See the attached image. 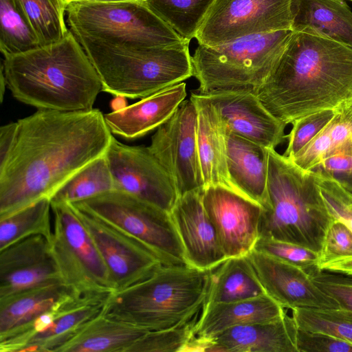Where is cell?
Masks as SVG:
<instances>
[{
    "label": "cell",
    "mask_w": 352,
    "mask_h": 352,
    "mask_svg": "<svg viewBox=\"0 0 352 352\" xmlns=\"http://www.w3.org/2000/svg\"><path fill=\"white\" fill-rule=\"evenodd\" d=\"M197 126L194 102L190 98L184 100L157 129L148 146L170 176L178 197L205 188L197 151Z\"/></svg>",
    "instance_id": "obj_12"
},
{
    "label": "cell",
    "mask_w": 352,
    "mask_h": 352,
    "mask_svg": "<svg viewBox=\"0 0 352 352\" xmlns=\"http://www.w3.org/2000/svg\"><path fill=\"white\" fill-rule=\"evenodd\" d=\"M253 250L301 267L307 272L317 268L319 263V254L316 252L296 243L272 238L258 237Z\"/></svg>",
    "instance_id": "obj_38"
},
{
    "label": "cell",
    "mask_w": 352,
    "mask_h": 352,
    "mask_svg": "<svg viewBox=\"0 0 352 352\" xmlns=\"http://www.w3.org/2000/svg\"><path fill=\"white\" fill-rule=\"evenodd\" d=\"M50 198L0 217V250L26 236L41 234L49 240L52 233Z\"/></svg>",
    "instance_id": "obj_32"
},
{
    "label": "cell",
    "mask_w": 352,
    "mask_h": 352,
    "mask_svg": "<svg viewBox=\"0 0 352 352\" xmlns=\"http://www.w3.org/2000/svg\"><path fill=\"white\" fill-rule=\"evenodd\" d=\"M74 36L97 71L102 91L116 96L142 99L193 76L189 43L128 47Z\"/></svg>",
    "instance_id": "obj_6"
},
{
    "label": "cell",
    "mask_w": 352,
    "mask_h": 352,
    "mask_svg": "<svg viewBox=\"0 0 352 352\" xmlns=\"http://www.w3.org/2000/svg\"><path fill=\"white\" fill-rule=\"evenodd\" d=\"M318 254V266L331 260L352 255L351 230L343 223L333 220L326 233L321 251Z\"/></svg>",
    "instance_id": "obj_43"
},
{
    "label": "cell",
    "mask_w": 352,
    "mask_h": 352,
    "mask_svg": "<svg viewBox=\"0 0 352 352\" xmlns=\"http://www.w3.org/2000/svg\"><path fill=\"white\" fill-rule=\"evenodd\" d=\"M333 114V109H324L294 120L289 133L286 135L288 144L283 155L291 160L317 136Z\"/></svg>",
    "instance_id": "obj_39"
},
{
    "label": "cell",
    "mask_w": 352,
    "mask_h": 352,
    "mask_svg": "<svg viewBox=\"0 0 352 352\" xmlns=\"http://www.w3.org/2000/svg\"><path fill=\"white\" fill-rule=\"evenodd\" d=\"M58 282L62 279L47 237L30 235L0 250V298Z\"/></svg>",
    "instance_id": "obj_16"
},
{
    "label": "cell",
    "mask_w": 352,
    "mask_h": 352,
    "mask_svg": "<svg viewBox=\"0 0 352 352\" xmlns=\"http://www.w3.org/2000/svg\"><path fill=\"white\" fill-rule=\"evenodd\" d=\"M292 30L243 37L217 46L199 44L192 56L196 93L256 91L267 79L292 34Z\"/></svg>",
    "instance_id": "obj_7"
},
{
    "label": "cell",
    "mask_w": 352,
    "mask_h": 352,
    "mask_svg": "<svg viewBox=\"0 0 352 352\" xmlns=\"http://www.w3.org/2000/svg\"><path fill=\"white\" fill-rule=\"evenodd\" d=\"M203 191L178 197L170 215L182 242L187 264L210 271L227 259L202 200Z\"/></svg>",
    "instance_id": "obj_19"
},
{
    "label": "cell",
    "mask_w": 352,
    "mask_h": 352,
    "mask_svg": "<svg viewBox=\"0 0 352 352\" xmlns=\"http://www.w3.org/2000/svg\"><path fill=\"white\" fill-rule=\"evenodd\" d=\"M14 145L0 164V217L50 198L105 155L113 138L98 109H38L19 119Z\"/></svg>",
    "instance_id": "obj_1"
},
{
    "label": "cell",
    "mask_w": 352,
    "mask_h": 352,
    "mask_svg": "<svg viewBox=\"0 0 352 352\" xmlns=\"http://www.w3.org/2000/svg\"><path fill=\"white\" fill-rule=\"evenodd\" d=\"M115 190L105 155L80 169L52 197L51 202L74 203Z\"/></svg>",
    "instance_id": "obj_33"
},
{
    "label": "cell",
    "mask_w": 352,
    "mask_h": 352,
    "mask_svg": "<svg viewBox=\"0 0 352 352\" xmlns=\"http://www.w3.org/2000/svg\"><path fill=\"white\" fill-rule=\"evenodd\" d=\"M36 34L41 46L63 39L66 27V6L58 0H13Z\"/></svg>",
    "instance_id": "obj_34"
},
{
    "label": "cell",
    "mask_w": 352,
    "mask_h": 352,
    "mask_svg": "<svg viewBox=\"0 0 352 352\" xmlns=\"http://www.w3.org/2000/svg\"><path fill=\"white\" fill-rule=\"evenodd\" d=\"M307 272L314 283L338 304L339 308L352 313V276L318 267Z\"/></svg>",
    "instance_id": "obj_41"
},
{
    "label": "cell",
    "mask_w": 352,
    "mask_h": 352,
    "mask_svg": "<svg viewBox=\"0 0 352 352\" xmlns=\"http://www.w3.org/2000/svg\"><path fill=\"white\" fill-rule=\"evenodd\" d=\"M196 320L167 329L148 331L141 336L128 352H178L186 349L195 338Z\"/></svg>",
    "instance_id": "obj_37"
},
{
    "label": "cell",
    "mask_w": 352,
    "mask_h": 352,
    "mask_svg": "<svg viewBox=\"0 0 352 352\" xmlns=\"http://www.w3.org/2000/svg\"><path fill=\"white\" fill-rule=\"evenodd\" d=\"M259 237L296 243L317 253L333 221L318 186V177L268 148L267 200Z\"/></svg>",
    "instance_id": "obj_4"
},
{
    "label": "cell",
    "mask_w": 352,
    "mask_h": 352,
    "mask_svg": "<svg viewBox=\"0 0 352 352\" xmlns=\"http://www.w3.org/2000/svg\"><path fill=\"white\" fill-rule=\"evenodd\" d=\"M74 293L63 282H58L0 298V338L29 324Z\"/></svg>",
    "instance_id": "obj_27"
},
{
    "label": "cell",
    "mask_w": 352,
    "mask_h": 352,
    "mask_svg": "<svg viewBox=\"0 0 352 352\" xmlns=\"http://www.w3.org/2000/svg\"><path fill=\"white\" fill-rule=\"evenodd\" d=\"M105 157L115 190L170 212L178 195L170 176L148 146L126 145L113 137Z\"/></svg>",
    "instance_id": "obj_13"
},
{
    "label": "cell",
    "mask_w": 352,
    "mask_h": 352,
    "mask_svg": "<svg viewBox=\"0 0 352 352\" xmlns=\"http://www.w3.org/2000/svg\"><path fill=\"white\" fill-rule=\"evenodd\" d=\"M210 271L161 265L146 278L111 293L103 313L146 331L193 320L204 303Z\"/></svg>",
    "instance_id": "obj_5"
},
{
    "label": "cell",
    "mask_w": 352,
    "mask_h": 352,
    "mask_svg": "<svg viewBox=\"0 0 352 352\" xmlns=\"http://www.w3.org/2000/svg\"><path fill=\"white\" fill-rule=\"evenodd\" d=\"M65 13L69 30L99 43L150 47L190 43L180 37L140 0L94 3L71 1Z\"/></svg>",
    "instance_id": "obj_8"
},
{
    "label": "cell",
    "mask_w": 352,
    "mask_h": 352,
    "mask_svg": "<svg viewBox=\"0 0 352 352\" xmlns=\"http://www.w3.org/2000/svg\"><path fill=\"white\" fill-rule=\"evenodd\" d=\"M292 0H215L196 39L217 46L252 35L292 30Z\"/></svg>",
    "instance_id": "obj_11"
},
{
    "label": "cell",
    "mask_w": 352,
    "mask_h": 352,
    "mask_svg": "<svg viewBox=\"0 0 352 352\" xmlns=\"http://www.w3.org/2000/svg\"><path fill=\"white\" fill-rule=\"evenodd\" d=\"M266 294L248 256L231 257L210 271L202 307Z\"/></svg>",
    "instance_id": "obj_29"
},
{
    "label": "cell",
    "mask_w": 352,
    "mask_h": 352,
    "mask_svg": "<svg viewBox=\"0 0 352 352\" xmlns=\"http://www.w3.org/2000/svg\"><path fill=\"white\" fill-rule=\"evenodd\" d=\"M71 204L136 239L162 265H188L170 213L160 207L118 190Z\"/></svg>",
    "instance_id": "obj_9"
},
{
    "label": "cell",
    "mask_w": 352,
    "mask_h": 352,
    "mask_svg": "<svg viewBox=\"0 0 352 352\" xmlns=\"http://www.w3.org/2000/svg\"><path fill=\"white\" fill-rule=\"evenodd\" d=\"M109 295L72 294L60 305L52 322L21 352H57L83 325L103 313Z\"/></svg>",
    "instance_id": "obj_25"
},
{
    "label": "cell",
    "mask_w": 352,
    "mask_h": 352,
    "mask_svg": "<svg viewBox=\"0 0 352 352\" xmlns=\"http://www.w3.org/2000/svg\"><path fill=\"white\" fill-rule=\"evenodd\" d=\"M126 98L122 96H117L111 103L112 108L114 111L122 109L126 107Z\"/></svg>",
    "instance_id": "obj_47"
},
{
    "label": "cell",
    "mask_w": 352,
    "mask_h": 352,
    "mask_svg": "<svg viewBox=\"0 0 352 352\" xmlns=\"http://www.w3.org/2000/svg\"><path fill=\"white\" fill-rule=\"evenodd\" d=\"M186 96V83L182 82L104 114V119L112 133L126 139L138 138L168 120Z\"/></svg>",
    "instance_id": "obj_21"
},
{
    "label": "cell",
    "mask_w": 352,
    "mask_h": 352,
    "mask_svg": "<svg viewBox=\"0 0 352 352\" xmlns=\"http://www.w3.org/2000/svg\"><path fill=\"white\" fill-rule=\"evenodd\" d=\"M316 173L320 195L333 220L343 223L352 232V193L332 178Z\"/></svg>",
    "instance_id": "obj_40"
},
{
    "label": "cell",
    "mask_w": 352,
    "mask_h": 352,
    "mask_svg": "<svg viewBox=\"0 0 352 352\" xmlns=\"http://www.w3.org/2000/svg\"><path fill=\"white\" fill-rule=\"evenodd\" d=\"M265 109L288 124L352 97V48L293 32L278 63L255 91Z\"/></svg>",
    "instance_id": "obj_2"
},
{
    "label": "cell",
    "mask_w": 352,
    "mask_h": 352,
    "mask_svg": "<svg viewBox=\"0 0 352 352\" xmlns=\"http://www.w3.org/2000/svg\"><path fill=\"white\" fill-rule=\"evenodd\" d=\"M0 50L3 57L41 47L39 40L13 0H0Z\"/></svg>",
    "instance_id": "obj_35"
},
{
    "label": "cell",
    "mask_w": 352,
    "mask_h": 352,
    "mask_svg": "<svg viewBox=\"0 0 352 352\" xmlns=\"http://www.w3.org/2000/svg\"><path fill=\"white\" fill-rule=\"evenodd\" d=\"M60 3H62L63 4L65 5V0H58ZM66 6V5H65Z\"/></svg>",
    "instance_id": "obj_50"
},
{
    "label": "cell",
    "mask_w": 352,
    "mask_h": 352,
    "mask_svg": "<svg viewBox=\"0 0 352 352\" xmlns=\"http://www.w3.org/2000/svg\"><path fill=\"white\" fill-rule=\"evenodd\" d=\"M247 256L267 295L283 308H339L302 268L254 250Z\"/></svg>",
    "instance_id": "obj_17"
},
{
    "label": "cell",
    "mask_w": 352,
    "mask_h": 352,
    "mask_svg": "<svg viewBox=\"0 0 352 352\" xmlns=\"http://www.w3.org/2000/svg\"><path fill=\"white\" fill-rule=\"evenodd\" d=\"M349 1H352V0H349Z\"/></svg>",
    "instance_id": "obj_51"
},
{
    "label": "cell",
    "mask_w": 352,
    "mask_h": 352,
    "mask_svg": "<svg viewBox=\"0 0 352 352\" xmlns=\"http://www.w3.org/2000/svg\"><path fill=\"white\" fill-rule=\"evenodd\" d=\"M147 331L102 313L83 325L57 352H128Z\"/></svg>",
    "instance_id": "obj_28"
},
{
    "label": "cell",
    "mask_w": 352,
    "mask_h": 352,
    "mask_svg": "<svg viewBox=\"0 0 352 352\" xmlns=\"http://www.w3.org/2000/svg\"><path fill=\"white\" fill-rule=\"evenodd\" d=\"M324 128L290 160L305 170H311L352 140V97L333 109Z\"/></svg>",
    "instance_id": "obj_30"
},
{
    "label": "cell",
    "mask_w": 352,
    "mask_h": 352,
    "mask_svg": "<svg viewBox=\"0 0 352 352\" xmlns=\"http://www.w3.org/2000/svg\"><path fill=\"white\" fill-rule=\"evenodd\" d=\"M71 204L100 253L114 291L126 288L146 278L162 265L159 258L136 239Z\"/></svg>",
    "instance_id": "obj_14"
},
{
    "label": "cell",
    "mask_w": 352,
    "mask_h": 352,
    "mask_svg": "<svg viewBox=\"0 0 352 352\" xmlns=\"http://www.w3.org/2000/svg\"><path fill=\"white\" fill-rule=\"evenodd\" d=\"M202 200L226 258L245 256L252 251L259 237L262 206L219 185L204 188Z\"/></svg>",
    "instance_id": "obj_15"
},
{
    "label": "cell",
    "mask_w": 352,
    "mask_h": 352,
    "mask_svg": "<svg viewBox=\"0 0 352 352\" xmlns=\"http://www.w3.org/2000/svg\"><path fill=\"white\" fill-rule=\"evenodd\" d=\"M311 170L332 178L352 193V140Z\"/></svg>",
    "instance_id": "obj_42"
},
{
    "label": "cell",
    "mask_w": 352,
    "mask_h": 352,
    "mask_svg": "<svg viewBox=\"0 0 352 352\" xmlns=\"http://www.w3.org/2000/svg\"><path fill=\"white\" fill-rule=\"evenodd\" d=\"M284 309L267 294L202 307L195 322L193 340L206 341L233 327L278 318L285 312Z\"/></svg>",
    "instance_id": "obj_24"
},
{
    "label": "cell",
    "mask_w": 352,
    "mask_h": 352,
    "mask_svg": "<svg viewBox=\"0 0 352 352\" xmlns=\"http://www.w3.org/2000/svg\"><path fill=\"white\" fill-rule=\"evenodd\" d=\"M293 32L324 37L352 48V10L344 0H292Z\"/></svg>",
    "instance_id": "obj_26"
},
{
    "label": "cell",
    "mask_w": 352,
    "mask_h": 352,
    "mask_svg": "<svg viewBox=\"0 0 352 352\" xmlns=\"http://www.w3.org/2000/svg\"><path fill=\"white\" fill-rule=\"evenodd\" d=\"M0 98H1V102H3V95L6 90V83L5 80V78L3 76V73L2 70L1 69V78H0Z\"/></svg>",
    "instance_id": "obj_49"
},
{
    "label": "cell",
    "mask_w": 352,
    "mask_h": 352,
    "mask_svg": "<svg viewBox=\"0 0 352 352\" xmlns=\"http://www.w3.org/2000/svg\"><path fill=\"white\" fill-rule=\"evenodd\" d=\"M190 98L197 111V145L205 188L219 185L232 189L227 168L226 129L220 116L206 95L192 92Z\"/></svg>",
    "instance_id": "obj_23"
},
{
    "label": "cell",
    "mask_w": 352,
    "mask_h": 352,
    "mask_svg": "<svg viewBox=\"0 0 352 352\" xmlns=\"http://www.w3.org/2000/svg\"><path fill=\"white\" fill-rule=\"evenodd\" d=\"M298 352H352V344L334 336L298 327Z\"/></svg>",
    "instance_id": "obj_44"
},
{
    "label": "cell",
    "mask_w": 352,
    "mask_h": 352,
    "mask_svg": "<svg viewBox=\"0 0 352 352\" xmlns=\"http://www.w3.org/2000/svg\"><path fill=\"white\" fill-rule=\"evenodd\" d=\"M52 254L62 282L78 294H110L114 288L108 270L72 204L51 202Z\"/></svg>",
    "instance_id": "obj_10"
},
{
    "label": "cell",
    "mask_w": 352,
    "mask_h": 352,
    "mask_svg": "<svg viewBox=\"0 0 352 352\" xmlns=\"http://www.w3.org/2000/svg\"><path fill=\"white\" fill-rule=\"evenodd\" d=\"M183 39L196 38L215 0H140Z\"/></svg>",
    "instance_id": "obj_31"
},
{
    "label": "cell",
    "mask_w": 352,
    "mask_h": 352,
    "mask_svg": "<svg viewBox=\"0 0 352 352\" xmlns=\"http://www.w3.org/2000/svg\"><path fill=\"white\" fill-rule=\"evenodd\" d=\"M298 328L326 333L352 344V313L340 308H295Z\"/></svg>",
    "instance_id": "obj_36"
},
{
    "label": "cell",
    "mask_w": 352,
    "mask_h": 352,
    "mask_svg": "<svg viewBox=\"0 0 352 352\" xmlns=\"http://www.w3.org/2000/svg\"><path fill=\"white\" fill-rule=\"evenodd\" d=\"M136 0H65V5L68 2L71 1H87V2H94V3H115V2H122V1H130Z\"/></svg>",
    "instance_id": "obj_48"
},
{
    "label": "cell",
    "mask_w": 352,
    "mask_h": 352,
    "mask_svg": "<svg viewBox=\"0 0 352 352\" xmlns=\"http://www.w3.org/2000/svg\"><path fill=\"white\" fill-rule=\"evenodd\" d=\"M318 269L352 276V255L323 263Z\"/></svg>",
    "instance_id": "obj_46"
},
{
    "label": "cell",
    "mask_w": 352,
    "mask_h": 352,
    "mask_svg": "<svg viewBox=\"0 0 352 352\" xmlns=\"http://www.w3.org/2000/svg\"><path fill=\"white\" fill-rule=\"evenodd\" d=\"M226 142L232 188L263 207L267 200L268 148L228 131Z\"/></svg>",
    "instance_id": "obj_22"
},
{
    "label": "cell",
    "mask_w": 352,
    "mask_h": 352,
    "mask_svg": "<svg viewBox=\"0 0 352 352\" xmlns=\"http://www.w3.org/2000/svg\"><path fill=\"white\" fill-rule=\"evenodd\" d=\"M1 69L12 96L38 109L90 110L102 91L97 71L70 30L56 43L4 57Z\"/></svg>",
    "instance_id": "obj_3"
},
{
    "label": "cell",
    "mask_w": 352,
    "mask_h": 352,
    "mask_svg": "<svg viewBox=\"0 0 352 352\" xmlns=\"http://www.w3.org/2000/svg\"><path fill=\"white\" fill-rule=\"evenodd\" d=\"M206 96L218 112L226 131L267 148L275 149L286 139L287 124L265 109L254 91H221Z\"/></svg>",
    "instance_id": "obj_18"
},
{
    "label": "cell",
    "mask_w": 352,
    "mask_h": 352,
    "mask_svg": "<svg viewBox=\"0 0 352 352\" xmlns=\"http://www.w3.org/2000/svg\"><path fill=\"white\" fill-rule=\"evenodd\" d=\"M298 326L285 312L263 322L231 327L212 339L192 340L188 351L298 352Z\"/></svg>",
    "instance_id": "obj_20"
},
{
    "label": "cell",
    "mask_w": 352,
    "mask_h": 352,
    "mask_svg": "<svg viewBox=\"0 0 352 352\" xmlns=\"http://www.w3.org/2000/svg\"><path fill=\"white\" fill-rule=\"evenodd\" d=\"M18 122H14L0 128V164L7 159L16 139Z\"/></svg>",
    "instance_id": "obj_45"
}]
</instances>
